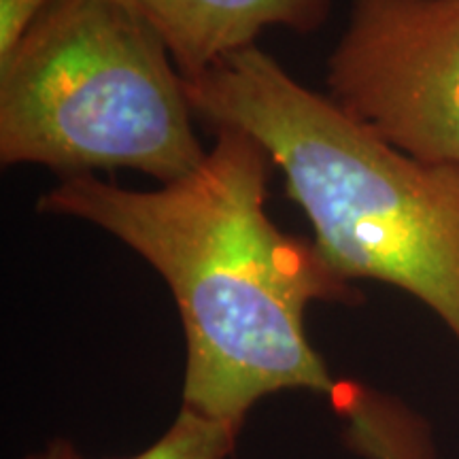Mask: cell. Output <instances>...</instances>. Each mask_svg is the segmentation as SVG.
Wrapping results in <instances>:
<instances>
[{"instance_id": "obj_3", "label": "cell", "mask_w": 459, "mask_h": 459, "mask_svg": "<svg viewBox=\"0 0 459 459\" xmlns=\"http://www.w3.org/2000/svg\"><path fill=\"white\" fill-rule=\"evenodd\" d=\"M194 117L169 48L113 0H51L0 65L3 166L166 186L206 156Z\"/></svg>"}, {"instance_id": "obj_6", "label": "cell", "mask_w": 459, "mask_h": 459, "mask_svg": "<svg viewBox=\"0 0 459 459\" xmlns=\"http://www.w3.org/2000/svg\"><path fill=\"white\" fill-rule=\"evenodd\" d=\"M240 423L181 406L172 426L149 449L124 459H226L237 445Z\"/></svg>"}, {"instance_id": "obj_4", "label": "cell", "mask_w": 459, "mask_h": 459, "mask_svg": "<svg viewBox=\"0 0 459 459\" xmlns=\"http://www.w3.org/2000/svg\"><path fill=\"white\" fill-rule=\"evenodd\" d=\"M325 88L398 152L459 169V0H353Z\"/></svg>"}, {"instance_id": "obj_2", "label": "cell", "mask_w": 459, "mask_h": 459, "mask_svg": "<svg viewBox=\"0 0 459 459\" xmlns=\"http://www.w3.org/2000/svg\"><path fill=\"white\" fill-rule=\"evenodd\" d=\"M183 82L196 117L271 156L338 277L398 287L459 344V169L398 152L257 45Z\"/></svg>"}, {"instance_id": "obj_5", "label": "cell", "mask_w": 459, "mask_h": 459, "mask_svg": "<svg viewBox=\"0 0 459 459\" xmlns=\"http://www.w3.org/2000/svg\"><path fill=\"white\" fill-rule=\"evenodd\" d=\"M162 39L183 77L257 45L262 32H315L334 0H113Z\"/></svg>"}, {"instance_id": "obj_8", "label": "cell", "mask_w": 459, "mask_h": 459, "mask_svg": "<svg viewBox=\"0 0 459 459\" xmlns=\"http://www.w3.org/2000/svg\"><path fill=\"white\" fill-rule=\"evenodd\" d=\"M24 459H83V455L66 438H56L49 445H45L41 451H34Z\"/></svg>"}, {"instance_id": "obj_1", "label": "cell", "mask_w": 459, "mask_h": 459, "mask_svg": "<svg viewBox=\"0 0 459 459\" xmlns=\"http://www.w3.org/2000/svg\"><path fill=\"white\" fill-rule=\"evenodd\" d=\"M213 132V147L181 179L126 189L62 177L37 206L105 230L166 281L187 344L183 406L243 426L271 394H332L304 315L313 302L355 304L361 294L313 240L273 221L274 164L260 143L238 128Z\"/></svg>"}, {"instance_id": "obj_7", "label": "cell", "mask_w": 459, "mask_h": 459, "mask_svg": "<svg viewBox=\"0 0 459 459\" xmlns=\"http://www.w3.org/2000/svg\"><path fill=\"white\" fill-rule=\"evenodd\" d=\"M51 0H0V65L13 54Z\"/></svg>"}]
</instances>
